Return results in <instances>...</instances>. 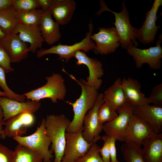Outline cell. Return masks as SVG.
<instances>
[{
	"instance_id": "obj_6",
	"label": "cell",
	"mask_w": 162,
	"mask_h": 162,
	"mask_svg": "<svg viewBox=\"0 0 162 162\" xmlns=\"http://www.w3.org/2000/svg\"><path fill=\"white\" fill-rule=\"evenodd\" d=\"M89 32L86 33L85 37L81 41L71 45H63L59 43L48 49L41 48L37 52V56L40 58L44 56L54 54L58 56L60 60L64 59L66 63L73 57L78 51L82 50L85 52L93 50L95 46L94 42L90 38L93 30V26L91 21L88 26Z\"/></svg>"
},
{
	"instance_id": "obj_8",
	"label": "cell",
	"mask_w": 162,
	"mask_h": 162,
	"mask_svg": "<svg viewBox=\"0 0 162 162\" xmlns=\"http://www.w3.org/2000/svg\"><path fill=\"white\" fill-rule=\"evenodd\" d=\"M99 29L98 33L90 37L96 43L94 52L96 54L107 55L115 52L120 45L119 37L115 27H99Z\"/></svg>"
},
{
	"instance_id": "obj_22",
	"label": "cell",
	"mask_w": 162,
	"mask_h": 162,
	"mask_svg": "<svg viewBox=\"0 0 162 162\" xmlns=\"http://www.w3.org/2000/svg\"><path fill=\"white\" fill-rule=\"evenodd\" d=\"M76 4L73 0H52L49 10L56 22L59 25H65L71 20Z\"/></svg>"
},
{
	"instance_id": "obj_32",
	"label": "cell",
	"mask_w": 162,
	"mask_h": 162,
	"mask_svg": "<svg viewBox=\"0 0 162 162\" xmlns=\"http://www.w3.org/2000/svg\"><path fill=\"white\" fill-rule=\"evenodd\" d=\"M13 8L18 11H26L40 8L38 0H13Z\"/></svg>"
},
{
	"instance_id": "obj_19",
	"label": "cell",
	"mask_w": 162,
	"mask_h": 162,
	"mask_svg": "<svg viewBox=\"0 0 162 162\" xmlns=\"http://www.w3.org/2000/svg\"><path fill=\"white\" fill-rule=\"evenodd\" d=\"M144 162H162V134L153 133L142 141Z\"/></svg>"
},
{
	"instance_id": "obj_11",
	"label": "cell",
	"mask_w": 162,
	"mask_h": 162,
	"mask_svg": "<svg viewBox=\"0 0 162 162\" xmlns=\"http://www.w3.org/2000/svg\"><path fill=\"white\" fill-rule=\"evenodd\" d=\"M134 110V107L125 103L116 111L118 115L115 119L103 125L102 129L106 135L115 137L116 140L124 141L125 132Z\"/></svg>"
},
{
	"instance_id": "obj_14",
	"label": "cell",
	"mask_w": 162,
	"mask_h": 162,
	"mask_svg": "<svg viewBox=\"0 0 162 162\" xmlns=\"http://www.w3.org/2000/svg\"><path fill=\"white\" fill-rule=\"evenodd\" d=\"M41 105L40 101L20 102L7 97H0V106L3 110L4 121L21 113L33 114L39 109Z\"/></svg>"
},
{
	"instance_id": "obj_39",
	"label": "cell",
	"mask_w": 162,
	"mask_h": 162,
	"mask_svg": "<svg viewBox=\"0 0 162 162\" xmlns=\"http://www.w3.org/2000/svg\"><path fill=\"white\" fill-rule=\"evenodd\" d=\"M4 114L2 108L0 106V139H5V135L3 126L4 125L5 122L4 120Z\"/></svg>"
},
{
	"instance_id": "obj_4",
	"label": "cell",
	"mask_w": 162,
	"mask_h": 162,
	"mask_svg": "<svg viewBox=\"0 0 162 162\" xmlns=\"http://www.w3.org/2000/svg\"><path fill=\"white\" fill-rule=\"evenodd\" d=\"M45 79L47 82L45 85L23 94L26 98L32 101H40L41 99L48 98L54 103H57L58 100H64L67 90L62 76L53 73Z\"/></svg>"
},
{
	"instance_id": "obj_20",
	"label": "cell",
	"mask_w": 162,
	"mask_h": 162,
	"mask_svg": "<svg viewBox=\"0 0 162 162\" xmlns=\"http://www.w3.org/2000/svg\"><path fill=\"white\" fill-rule=\"evenodd\" d=\"M13 33L17 34L23 41L30 44L29 52L34 53L41 48L44 41L38 26H30L19 23Z\"/></svg>"
},
{
	"instance_id": "obj_33",
	"label": "cell",
	"mask_w": 162,
	"mask_h": 162,
	"mask_svg": "<svg viewBox=\"0 0 162 162\" xmlns=\"http://www.w3.org/2000/svg\"><path fill=\"white\" fill-rule=\"evenodd\" d=\"M149 104L162 107V83L156 85L152 89L149 96L147 98Z\"/></svg>"
},
{
	"instance_id": "obj_23",
	"label": "cell",
	"mask_w": 162,
	"mask_h": 162,
	"mask_svg": "<svg viewBox=\"0 0 162 162\" xmlns=\"http://www.w3.org/2000/svg\"><path fill=\"white\" fill-rule=\"evenodd\" d=\"M49 10L43 13L38 26L42 37L49 45H52L60 39V25L52 19Z\"/></svg>"
},
{
	"instance_id": "obj_25",
	"label": "cell",
	"mask_w": 162,
	"mask_h": 162,
	"mask_svg": "<svg viewBox=\"0 0 162 162\" xmlns=\"http://www.w3.org/2000/svg\"><path fill=\"white\" fill-rule=\"evenodd\" d=\"M19 23L12 6L0 11V27L6 34L13 33Z\"/></svg>"
},
{
	"instance_id": "obj_24",
	"label": "cell",
	"mask_w": 162,
	"mask_h": 162,
	"mask_svg": "<svg viewBox=\"0 0 162 162\" xmlns=\"http://www.w3.org/2000/svg\"><path fill=\"white\" fill-rule=\"evenodd\" d=\"M103 95L104 102H108L116 112L127 103L120 78H117L104 91Z\"/></svg>"
},
{
	"instance_id": "obj_12",
	"label": "cell",
	"mask_w": 162,
	"mask_h": 162,
	"mask_svg": "<svg viewBox=\"0 0 162 162\" xmlns=\"http://www.w3.org/2000/svg\"><path fill=\"white\" fill-rule=\"evenodd\" d=\"M162 5V0H154L150 10L146 13L145 19L141 28H136V37L140 43L145 44L154 42L157 32L160 28V25L157 26L156 23L157 12Z\"/></svg>"
},
{
	"instance_id": "obj_36",
	"label": "cell",
	"mask_w": 162,
	"mask_h": 162,
	"mask_svg": "<svg viewBox=\"0 0 162 162\" xmlns=\"http://www.w3.org/2000/svg\"><path fill=\"white\" fill-rule=\"evenodd\" d=\"M14 151L0 143V162H13Z\"/></svg>"
},
{
	"instance_id": "obj_1",
	"label": "cell",
	"mask_w": 162,
	"mask_h": 162,
	"mask_svg": "<svg viewBox=\"0 0 162 162\" xmlns=\"http://www.w3.org/2000/svg\"><path fill=\"white\" fill-rule=\"evenodd\" d=\"M62 71L76 81L81 88V93L79 98L73 103L66 102L72 106L74 113L73 118L66 132H76L82 128L85 116L94 105L98 93L94 88L87 85L83 79H80L78 80L74 76L68 73L64 68Z\"/></svg>"
},
{
	"instance_id": "obj_31",
	"label": "cell",
	"mask_w": 162,
	"mask_h": 162,
	"mask_svg": "<svg viewBox=\"0 0 162 162\" xmlns=\"http://www.w3.org/2000/svg\"><path fill=\"white\" fill-rule=\"evenodd\" d=\"M5 73L4 70L0 66V87L4 90L7 97L13 100L25 102L26 98L23 94H16L8 87L6 82Z\"/></svg>"
},
{
	"instance_id": "obj_15",
	"label": "cell",
	"mask_w": 162,
	"mask_h": 162,
	"mask_svg": "<svg viewBox=\"0 0 162 162\" xmlns=\"http://www.w3.org/2000/svg\"><path fill=\"white\" fill-rule=\"evenodd\" d=\"M1 41L11 62H20L28 57L29 51L27 43L20 40L17 34H6Z\"/></svg>"
},
{
	"instance_id": "obj_21",
	"label": "cell",
	"mask_w": 162,
	"mask_h": 162,
	"mask_svg": "<svg viewBox=\"0 0 162 162\" xmlns=\"http://www.w3.org/2000/svg\"><path fill=\"white\" fill-rule=\"evenodd\" d=\"M122 84L127 103L134 107L149 104L147 98L141 91V85L136 79L131 77L123 78Z\"/></svg>"
},
{
	"instance_id": "obj_27",
	"label": "cell",
	"mask_w": 162,
	"mask_h": 162,
	"mask_svg": "<svg viewBox=\"0 0 162 162\" xmlns=\"http://www.w3.org/2000/svg\"><path fill=\"white\" fill-rule=\"evenodd\" d=\"M40 155L27 147L18 144L14 151L13 162H43Z\"/></svg>"
},
{
	"instance_id": "obj_17",
	"label": "cell",
	"mask_w": 162,
	"mask_h": 162,
	"mask_svg": "<svg viewBox=\"0 0 162 162\" xmlns=\"http://www.w3.org/2000/svg\"><path fill=\"white\" fill-rule=\"evenodd\" d=\"M154 132L150 125L133 113L125 132L124 142L132 141L141 146L143 140Z\"/></svg>"
},
{
	"instance_id": "obj_16",
	"label": "cell",
	"mask_w": 162,
	"mask_h": 162,
	"mask_svg": "<svg viewBox=\"0 0 162 162\" xmlns=\"http://www.w3.org/2000/svg\"><path fill=\"white\" fill-rule=\"evenodd\" d=\"M35 118L33 113L23 112L13 117L5 122L4 132L6 137L14 138L23 136L28 128L34 123Z\"/></svg>"
},
{
	"instance_id": "obj_7",
	"label": "cell",
	"mask_w": 162,
	"mask_h": 162,
	"mask_svg": "<svg viewBox=\"0 0 162 162\" xmlns=\"http://www.w3.org/2000/svg\"><path fill=\"white\" fill-rule=\"evenodd\" d=\"M160 37L157 41L155 46L141 49L130 46L126 49L127 53L132 57L137 68H140L144 64L146 63L151 69L157 70L160 68L162 58Z\"/></svg>"
},
{
	"instance_id": "obj_30",
	"label": "cell",
	"mask_w": 162,
	"mask_h": 162,
	"mask_svg": "<svg viewBox=\"0 0 162 162\" xmlns=\"http://www.w3.org/2000/svg\"><path fill=\"white\" fill-rule=\"evenodd\" d=\"M100 148L96 142H93L86 153L75 162H104L100 155Z\"/></svg>"
},
{
	"instance_id": "obj_41",
	"label": "cell",
	"mask_w": 162,
	"mask_h": 162,
	"mask_svg": "<svg viewBox=\"0 0 162 162\" xmlns=\"http://www.w3.org/2000/svg\"><path fill=\"white\" fill-rule=\"evenodd\" d=\"M6 34L2 31L0 27V41L4 37Z\"/></svg>"
},
{
	"instance_id": "obj_5",
	"label": "cell",
	"mask_w": 162,
	"mask_h": 162,
	"mask_svg": "<svg viewBox=\"0 0 162 162\" xmlns=\"http://www.w3.org/2000/svg\"><path fill=\"white\" fill-rule=\"evenodd\" d=\"M13 139L18 144L27 147L40 155L43 158L44 162L51 161L53 152L51 149H49L51 141L46 133L45 119H42L40 124L33 134L26 136H16Z\"/></svg>"
},
{
	"instance_id": "obj_40",
	"label": "cell",
	"mask_w": 162,
	"mask_h": 162,
	"mask_svg": "<svg viewBox=\"0 0 162 162\" xmlns=\"http://www.w3.org/2000/svg\"><path fill=\"white\" fill-rule=\"evenodd\" d=\"M13 0H0V11L12 6Z\"/></svg>"
},
{
	"instance_id": "obj_26",
	"label": "cell",
	"mask_w": 162,
	"mask_h": 162,
	"mask_svg": "<svg viewBox=\"0 0 162 162\" xmlns=\"http://www.w3.org/2000/svg\"><path fill=\"white\" fill-rule=\"evenodd\" d=\"M140 146L132 141L125 142L121 147L124 160L127 162H144Z\"/></svg>"
},
{
	"instance_id": "obj_10",
	"label": "cell",
	"mask_w": 162,
	"mask_h": 162,
	"mask_svg": "<svg viewBox=\"0 0 162 162\" xmlns=\"http://www.w3.org/2000/svg\"><path fill=\"white\" fill-rule=\"evenodd\" d=\"M82 129L76 132H66V145L61 162H75L86 153L94 142L89 143L84 139Z\"/></svg>"
},
{
	"instance_id": "obj_9",
	"label": "cell",
	"mask_w": 162,
	"mask_h": 162,
	"mask_svg": "<svg viewBox=\"0 0 162 162\" xmlns=\"http://www.w3.org/2000/svg\"><path fill=\"white\" fill-rule=\"evenodd\" d=\"M103 93H98L95 103L88 111L84 117L82 132L84 139L89 143L97 142L100 139V134L103 130V125L98 121V112L104 103Z\"/></svg>"
},
{
	"instance_id": "obj_3",
	"label": "cell",
	"mask_w": 162,
	"mask_h": 162,
	"mask_svg": "<svg viewBox=\"0 0 162 162\" xmlns=\"http://www.w3.org/2000/svg\"><path fill=\"white\" fill-rule=\"evenodd\" d=\"M100 8L96 14L100 15L104 11H109L114 15L115 22L112 23L119 35L120 45L124 49H127L130 46L137 47L138 43L136 40L135 30L136 28L131 24L129 20V15L128 9L125 4V0L122 3V10L119 12H114L106 5L104 1L100 0Z\"/></svg>"
},
{
	"instance_id": "obj_18",
	"label": "cell",
	"mask_w": 162,
	"mask_h": 162,
	"mask_svg": "<svg viewBox=\"0 0 162 162\" xmlns=\"http://www.w3.org/2000/svg\"><path fill=\"white\" fill-rule=\"evenodd\" d=\"M133 114L150 125L156 133L162 129V107L144 104L134 107Z\"/></svg>"
},
{
	"instance_id": "obj_35",
	"label": "cell",
	"mask_w": 162,
	"mask_h": 162,
	"mask_svg": "<svg viewBox=\"0 0 162 162\" xmlns=\"http://www.w3.org/2000/svg\"><path fill=\"white\" fill-rule=\"evenodd\" d=\"M100 139L104 142L103 146L100 150L101 158L104 162H110V136L106 135L101 137Z\"/></svg>"
},
{
	"instance_id": "obj_28",
	"label": "cell",
	"mask_w": 162,
	"mask_h": 162,
	"mask_svg": "<svg viewBox=\"0 0 162 162\" xmlns=\"http://www.w3.org/2000/svg\"><path fill=\"white\" fill-rule=\"evenodd\" d=\"M15 11L20 23L38 26L44 13L41 9H38L23 11Z\"/></svg>"
},
{
	"instance_id": "obj_29",
	"label": "cell",
	"mask_w": 162,
	"mask_h": 162,
	"mask_svg": "<svg viewBox=\"0 0 162 162\" xmlns=\"http://www.w3.org/2000/svg\"><path fill=\"white\" fill-rule=\"evenodd\" d=\"M98 115L99 123L103 125L113 120L118 114L108 102H104L98 110Z\"/></svg>"
},
{
	"instance_id": "obj_2",
	"label": "cell",
	"mask_w": 162,
	"mask_h": 162,
	"mask_svg": "<svg viewBox=\"0 0 162 162\" xmlns=\"http://www.w3.org/2000/svg\"><path fill=\"white\" fill-rule=\"evenodd\" d=\"M70 120L63 114L47 115L45 119L47 135L51 141V149L54 154L53 162H61L66 145L65 133Z\"/></svg>"
},
{
	"instance_id": "obj_34",
	"label": "cell",
	"mask_w": 162,
	"mask_h": 162,
	"mask_svg": "<svg viewBox=\"0 0 162 162\" xmlns=\"http://www.w3.org/2000/svg\"><path fill=\"white\" fill-rule=\"evenodd\" d=\"M11 63L10 59L0 41V66L4 68L6 73L14 70V68L11 66Z\"/></svg>"
},
{
	"instance_id": "obj_38",
	"label": "cell",
	"mask_w": 162,
	"mask_h": 162,
	"mask_svg": "<svg viewBox=\"0 0 162 162\" xmlns=\"http://www.w3.org/2000/svg\"><path fill=\"white\" fill-rule=\"evenodd\" d=\"M52 0H38L40 7L44 12L49 10L52 3Z\"/></svg>"
},
{
	"instance_id": "obj_42",
	"label": "cell",
	"mask_w": 162,
	"mask_h": 162,
	"mask_svg": "<svg viewBox=\"0 0 162 162\" xmlns=\"http://www.w3.org/2000/svg\"><path fill=\"white\" fill-rule=\"evenodd\" d=\"M0 97H7V96L4 92L0 91Z\"/></svg>"
},
{
	"instance_id": "obj_13",
	"label": "cell",
	"mask_w": 162,
	"mask_h": 162,
	"mask_svg": "<svg viewBox=\"0 0 162 162\" xmlns=\"http://www.w3.org/2000/svg\"><path fill=\"white\" fill-rule=\"evenodd\" d=\"M74 57L77 60L76 65H85L88 69L89 76L87 78L86 81L84 80L85 83L98 90L102 85V80L101 78L104 74L101 62L96 58L88 57L81 50L76 52Z\"/></svg>"
},
{
	"instance_id": "obj_43",
	"label": "cell",
	"mask_w": 162,
	"mask_h": 162,
	"mask_svg": "<svg viewBox=\"0 0 162 162\" xmlns=\"http://www.w3.org/2000/svg\"><path fill=\"white\" fill-rule=\"evenodd\" d=\"M49 162H51V161Z\"/></svg>"
},
{
	"instance_id": "obj_37",
	"label": "cell",
	"mask_w": 162,
	"mask_h": 162,
	"mask_svg": "<svg viewBox=\"0 0 162 162\" xmlns=\"http://www.w3.org/2000/svg\"><path fill=\"white\" fill-rule=\"evenodd\" d=\"M116 140L115 137L110 136V162H118L116 157V150L115 145Z\"/></svg>"
}]
</instances>
